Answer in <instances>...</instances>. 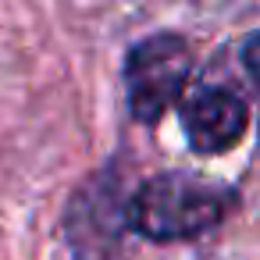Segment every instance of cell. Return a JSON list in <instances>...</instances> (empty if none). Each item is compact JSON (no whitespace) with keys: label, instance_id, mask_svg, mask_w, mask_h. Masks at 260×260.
I'll use <instances>...</instances> for the list:
<instances>
[{"label":"cell","instance_id":"cell-3","mask_svg":"<svg viewBox=\"0 0 260 260\" xmlns=\"http://www.w3.org/2000/svg\"><path fill=\"white\" fill-rule=\"evenodd\" d=\"M192 79V47L175 32L139 40L125 57L128 111L139 125H157L185 93Z\"/></svg>","mask_w":260,"mask_h":260},{"label":"cell","instance_id":"cell-2","mask_svg":"<svg viewBox=\"0 0 260 260\" xmlns=\"http://www.w3.org/2000/svg\"><path fill=\"white\" fill-rule=\"evenodd\" d=\"M128 189L114 168L93 171L61 217L68 260H128Z\"/></svg>","mask_w":260,"mask_h":260},{"label":"cell","instance_id":"cell-4","mask_svg":"<svg viewBox=\"0 0 260 260\" xmlns=\"http://www.w3.org/2000/svg\"><path fill=\"white\" fill-rule=\"evenodd\" d=\"M182 128L196 153H203V157L228 153L232 146L242 143V136L249 128V107L239 93H232L224 86H210L185 104Z\"/></svg>","mask_w":260,"mask_h":260},{"label":"cell","instance_id":"cell-1","mask_svg":"<svg viewBox=\"0 0 260 260\" xmlns=\"http://www.w3.org/2000/svg\"><path fill=\"white\" fill-rule=\"evenodd\" d=\"M235 207V189L192 171H160L128 192L132 235L150 242H185L214 232Z\"/></svg>","mask_w":260,"mask_h":260}]
</instances>
